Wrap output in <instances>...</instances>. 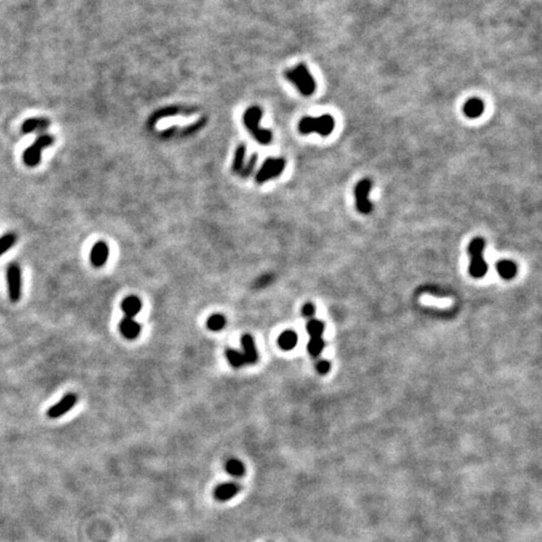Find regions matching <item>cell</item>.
I'll return each instance as SVG.
<instances>
[{
	"mask_svg": "<svg viewBox=\"0 0 542 542\" xmlns=\"http://www.w3.org/2000/svg\"><path fill=\"white\" fill-rule=\"evenodd\" d=\"M263 109L259 106H251L244 113V124L253 134L254 138L260 144H269L272 141V132L270 129L263 128L260 126V121L263 118Z\"/></svg>",
	"mask_w": 542,
	"mask_h": 542,
	"instance_id": "cell-1",
	"label": "cell"
},
{
	"mask_svg": "<svg viewBox=\"0 0 542 542\" xmlns=\"http://www.w3.org/2000/svg\"><path fill=\"white\" fill-rule=\"evenodd\" d=\"M335 128V119L330 114H323L320 117H302L297 124V129L301 134L318 133L323 137H328Z\"/></svg>",
	"mask_w": 542,
	"mask_h": 542,
	"instance_id": "cell-2",
	"label": "cell"
},
{
	"mask_svg": "<svg viewBox=\"0 0 542 542\" xmlns=\"http://www.w3.org/2000/svg\"><path fill=\"white\" fill-rule=\"evenodd\" d=\"M285 75H286L287 81L291 82L302 96H313L315 90H317V82H315L314 77L310 74L306 65L302 64V63L297 64L292 69H287L285 72Z\"/></svg>",
	"mask_w": 542,
	"mask_h": 542,
	"instance_id": "cell-3",
	"label": "cell"
},
{
	"mask_svg": "<svg viewBox=\"0 0 542 542\" xmlns=\"http://www.w3.org/2000/svg\"><path fill=\"white\" fill-rule=\"evenodd\" d=\"M485 240L482 238L473 239L468 246V254L471 256L470 274L476 279H481L487 274V264L483 259Z\"/></svg>",
	"mask_w": 542,
	"mask_h": 542,
	"instance_id": "cell-4",
	"label": "cell"
},
{
	"mask_svg": "<svg viewBox=\"0 0 542 542\" xmlns=\"http://www.w3.org/2000/svg\"><path fill=\"white\" fill-rule=\"evenodd\" d=\"M54 136L48 133H42L37 137L34 143L28 147L23 153V161L28 167H37L42 160L43 149L54 143Z\"/></svg>",
	"mask_w": 542,
	"mask_h": 542,
	"instance_id": "cell-5",
	"label": "cell"
},
{
	"mask_svg": "<svg viewBox=\"0 0 542 542\" xmlns=\"http://www.w3.org/2000/svg\"><path fill=\"white\" fill-rule=\"evenodd\" d=\"M285 166H286V161L282 157H269L264 161L263 166L256 174V182L261 185V183H265L281 176Z\"/></svg>",
	"mask_w": 542,
	"mask_h": 542,
	"instance_id": "cell-6",
	"label": "cell"
},
{
	"mask_svg": "<svg viewBox=\"0 0 542 542\" xmlns=\"http://www.w3.org/2000/svg\"><path fill=\"white\" fill-rule=\"evenodd\" d=\"M306 329L310 337L309 344H307V352L312 357H319L322 354L323 349H324V340H323L324 323L317 319H309Z\"/></svg>",
	"mask_w": 542,
	"mask_h": 542,
	"instance_id": "cell-7",
	"label": "cell"
},
{
	"mask_svg": "<svg viewBox=\"0 0 542 542\" xmlns=\"http://www.w3.org/2000/svg\"><path fill=\"white\" fill-rule=\"evenodd\" d=\"M8 295L12 302H18L22 297V271L17 264H10L7 268Z\"/></svg>",
	"mask_w": 542,
	"mask_h": 542,
	"instance_id": "cell-8",
	"label": "cell"
},
{
	"mask_svg": "<svg viewBox=\"0 0 542 542\" xmlns=\"http://www.w3.org/2000/svg\"><path fill=\"white\" fill-rule=\"evenodd\" d=\"M371 190V181L369 179H363L358 182L355 186V201H357V208L360 213L368 215L373 210V205L369 201V192Z\"/></svg>",
	"mask_w": 542,
	"mask_h": 542,
	"instance_id": "cell-9",
	"label": "cell"
},
{
	"mask_svg": "<svg viewBox=\"0 0 542 542\" xmlns=\"http://www.w3.org/2000/svg\"><path fill=\"white\" fill-rule=\"evenodd\" d=\"M77 401H78V398L75 394H73V393L67 394V396L63 397V398L60 399L57 404H54V406L50 407V408L48 409L47 416L52 419L59 418V417L64 416L67 412H69L70 409L75 406Z\"/></svg>",
	"mask_w": 542,
	"mask_h": 542,
	"instance_id": "cell-10",
	"label": "cell"
},
{
	"mask_svg": "<svg viewBox=\"0 0 542 542\" xmlns=\"http://www.w3.org/2000/svg\"><path fill=\"white\" fill-rule=\"evenodd\" d=\"M243 490V486L238 482H226L222 485H218L215 488V492H213V497L215 500H217L218 502H226V501L231 500V498L235 497L236 495L240 493V491Z\"/></svg>",
	"mask_w": 542,
	"mask_h": 542,
	"instance_id": "cell-11",
	"label": "cell"
},
{
	"mask_svg": "<svg viewBox=\"0 0 542 542\" xmlns=\"http://www.w3.org/2000/svg\"><path fill=\"white\" fill-rule=\"evenodd\" d=\"M109 255V249L104 241H98L94 244V246L91 250V263L94 268H101L107 263V259Z\"/></svg>",
	"mask_w": 542,
	"mask_h": 542,
	"instance_id": "cell-12",
	"label": "cell"
},
{
	"mask_svg": "<svg viewBox=\"0 0 542 542\" xmlns=\"http://www.w3.org/2000/svg\"><path fill=\"white\" fill-rule=\"evenodd\" d=\"M119 332L124 338L129 340H133L141 334V325L133 319V318L124 317L119 322Z\"/></svg>",
	"mask_w": 542,
	"mask_h": 542,
	"instance_id": "cell-13",
	"label": "cell"
},
{
	"mask_svg": "<svg viewBox=\"0 0 542 542\" xmlns=\"http://www.w3.org/2000/svg\"><path fill=\"white\" fill-rule=\"evenodd\" d=\"M241 345H243V354L244 358H245V363L255 364L259 359V355L255 347V342H254V338L249 334L243 335V338H241Z\"/></svg>",
	"mask_w": 542,
	"mask_h": 542,
	"instance_id": "cell-14",
	"label": "cell"
},
{
	"mask_svg": "<svg viewBox=\"0 0 542 542\" xmlns=\"http://www.w3.org/2000/svg\"><path fill=\"white\" fill-rule=\"evenodd\" d=\"M50 121L48 118H40V117H34V118H28L23 122L22 131L24 133H34V132H44L49 128Z\"/></svg>",
	"mask_w": 542,
	"mask_h": 542,
	"instance_id": "cell-15",
	"label": "cell"
},
{
	"mask_svg": "<svg viewBox=\"0 0 542 542\" xmlns=\"http://www.w3.org/2000/svg\"><path fill=\"white\" fill-rule=\"evenodd\" d=\"M485 112V103L480 98H470L463 106V113L468 118H478Z\"/></svg>",
	"mask_w": 542,
	"mask_h": 542,
	"instance_id": "cell-16",
	"label": "cell"
},
{
	"mask_svg": "<svg viewBox=\"0 0 542 542\" xmlns=\"http://www.w3.org/2000/svg\"><path fill=\"white\" fill-rule=\"evenodd\" d=\"M121 307H122V310H123L124 314H126V317L134 318L139 312H141L142 301L139 297L131 295V296L124 297L123 301H122V304H121Z\"/></svg>",
	"mask_w": 542,
	"mask_h": 542,
	"instance_id": "cell-17",
	"label": "cell"
},
{
	"mask_svg": "<svg viewBox=\"0 0 542 542\" xmlns=\"http://www.w3.org/2000/svg\"><path fill=\"white\" fill-rule=\"evenodd\" d=\"M245 159H246V144L240 143L238 146L235 151V156H234V162L231 170H233L234 174L240 175V172L243 171L244 166H245Z\"/></svg>",
	"mask_w": 542,
	"mask_h": 542,
	"instance_id": "cell-18",
	"label": "cell"
},
{
	"mask_svg": "<svg viewBox=\"0 0 542 542\" xmlns=\"http://www.w3.org/2000/svg\"><path fill=\"white\" fill-rule=\"evenodd\" d=\"M277 344L282 350H291L297 344V335L292 330H285L277 339Z\"/></svg>",
	"mask_w": 542,
	"mask_h": 542,
	"instance_id": "cell-19",
	"label": "cell"
},
{
	"mask_svg": "<svg viewBox=\"0 0 542 542\" xmlns=\"http://www.w3.org/2000/svg\"><path fill=\"white\" fill-rule=\"evenodd\" d=\"M497 271L501 277L506 280L513 279L517 274V266L513 261L510 260H500L497 263Z\"/></svg>",
	"mask_w": 542,
	"mask_h": 542,
	"instance_id": "cell-20",
	"label": "cell"
},
{
	"mask_svg": "<svg viewBox=\"0 0 542 542\" xmlns=\"http://www.w3.org/2000/svg\"><path fill=\"white\" fill-rule=\"evenodd\" d=\"M226 472L234 477H243L245 475V466L240 459L231 458L226 463Z\"/></svg>",
	"mask_w": 542,
	"mask_h": 542,
	"instance_id": "cell-21",
	"label": "cell"
},
{
	"mask_svg": "<svg viewBox=\"0 0 542 542\" xmlns=\"http://www.w3.org/2000/svg\"><path fill=\"white\" fill-rule=\"evenodd\" d=\"M183 111H191V108H183V107H169V108L160 109L152 117V123H154L156 121H159L160 118H164V117H170V116H176V114H187Z\"/></svg>",
	"mask_w": 542,
	"mask_h": 542,
	"instance_id": "cell-22",
	"label": "cell"
},
{
	"mask_svg": "<svg viewBox=\"0 0 542 542\" xmlns=\"http://www.w3.org/2000/svg\"><path fill=\"white\" fill-rule=\"evenodd\" d=\"M225 354H226V358H227L228 363H230L231 366H234V368H241V366L246 364L244 354L241 352H239V350L226 349Z\"/></svg>",
	"mask_w": 542,
	"mask_h": 542,
	"instance_id": "cell-23",
	"label": "cell"
},
{
	"mask_svg": "<svg viewBox=\"0 0 542 542\" xmlns=\"http://www.w3.org/2000/svg\"><path fill=\"white\" fill-rule=\"evenodd\" d=\"M226 325V318L223 315L215 314L211 315L207 319V328L211 332H218V330H222Z\"/></svg>",
	"mask_w": 542,
	"mask_h": 542,
	"instance_id": "cell-24",
	"label": "cell"
},
{
	"mask_svg": "<svg viewBox=\"0 0 542 542\" xmlns=\"http://www.w3.org/2000/svg\"><path fill=\"white\" fill-rule=\"evenodd\" d=\"M17 243V235L13 233L5 234L4 236L0 238V256L4 255L9 249H12L13 246Z\"/></svg>",
	"mask_w": 542,
	"mask_h": 542,
	"instance_id": "cell-25",
	"label": "cell"
},
{
	"mask_svg": "<svg viewBox=\"0 0 542 542\" xmlns=\"http://www.w3.org/2000/svg\"><path fill=\"white\" fill-rule=\"evenodd\" d=\"M256 162H258V154H256V153L251 154V157L249 159V161L245 162V166H244L243 171L240 172V175H239V176H241L243 179H248V177H250L251 175H253V171L255 170Z\"/></svg>",
	"mask_w": 542,
	"mask_h": 542,
	"instance_id": "cell-26",
	"label": "cell"
},
{
	"mask_svg": "<svg viewBox=\"0 0 542 542\" xmlns=\"http://www.w3.org/2000/svg\"><path fill=\"white\" fill-rule=\"evenodd\" d=\"M317 370L319 374H327L330 370V363L325 359L318 360Z\"/></svg>",
	"mask_w": 542,
	"mask_h": 542,
	"instance_id": "cell-27",
	"label": "cell"
},
{
	"mask_svg": "<svg viewBox=\"0 0 542 542\" xmlns=\"http://www.w3.org/2000/svg\"><path fill=\"white\" fill-rule=\"evenodd\" d=\"M301 313L304 317L309 318V319H313V317L315 315V306L312 304V302H307V304H305L304 306H302Z\"/></svg>",
	"mask_w": 542,
	"mask_h": 542,
	"instance_id": "cell-28",
	"label": "cell"
}]
</instances>
